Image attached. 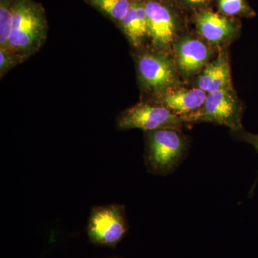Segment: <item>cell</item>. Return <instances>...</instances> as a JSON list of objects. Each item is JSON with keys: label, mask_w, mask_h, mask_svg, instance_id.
Here are the masks:
<instances>
[{"label": "cell", "mask_w": 258, "mask_h": 258, "mask_svg": "<svg viewBox=\"0 0 258 258\" xmlns=\"http://www.w3.org/2000/svg\"><path fill=\"white\" fill-rule=\"evenodd\" d=\"M185 123L181 117L165 107L140 103L122 112L117 119V126L121 130L139 128L149 132L161 128L181 130Z\"/></svg>", "instance_id": "5"}, {"label": "cell", "mask_w": 258, "mask_h": 258, "mask_svg": "<svg viewBox=\"0 0 258 258\" xmlns=\"http://www.w3.org/2000/svg\"><path fill=\"white\" fill-rule=\"evenodd\" d=\"M19 58L18 56L15 55L10 51L0 49V74L1 76L4 75L5 72L11 69L16 62V59Z\"/></svg>", "instance_id": "16"}, {"label": "cell", "mask_w": 258, "mask_h": 258, "mask_svg": "<svg viewBox=\"0 0 258 258\" xmlns=\"http://www.w3.org/2000/svg\"><path fill=\"white\" fill-rule=\"evenodd\" d=\"M13 0H0V49L10 51Z\"/></svg>", "instance_id": "15"}, {"label": "cell", "mask_w": 258, "mask_h": 258, "mask_svg": "<svg viewBox=\"0 0 258 258\" xmlns=\"http://www.w3.org/2000/svg\"><path fill=\"white\" fill-rule=\"evenodd\" d=\"M10 52L19 58L38 50L47 35V23L43 8L33 0H13Z\"/></svg>", "instance_id": "1"}, {"label": "cell", "mask_w": 258, "mask_h": 258, "mask_svg": "<svg viewBox=\"0 0 258 258\" xmlns=\"http://www.w3.org/2000/svg\"><path fill=\"white\" fill-rule=\"evenodd\" d=\"M95 8L120 23L126 14L132 0H88Z\"/></svg>", "instance_id": "13"}, {"label": "cell", "mask_w": 258, "mask_h": 258, "mask_svg": "<svg viewBox=\"0 0 258 258\" xmlns=\"http://www.w3.org/2000/svg\"><path fill=\"white\" fill-rule=\"evenodd\" d=\"M174 51L176 69L185 78L192 77L201 72L211 56L210 47L200 39L191 36L177 40Z\"/></svg>", "instance_id": "8"}, {"label": "cell", "mask_w": 258, "mask_h": 258, "mask_svg": "<svg viewBox=\"0 0 258 258\" xmlns=\"http://www.w3.org/2000/svg\"><path fill=\"white\" fill-rule=\"evenodd\" d=\"M207 96L208 93L200 88L178 86L159 96L156 104L165 107L182 118L198 111L205 103Z\"/></svg>", "instance_id": "10"}, {"label": "cell", "mask_w": 258, "mask_h": 258, "mask_svg": "<svg viewBox=\"0 0 258 258\" xmlns=\"http://www.w3.org/2000/svg\"><path fill=\"white\" fill-rule=\"evenodd\" d=\"M144 164L154 175L172 174L187 155L188 139L181 130L161 128L146 132Z\"/></svg>", "instance_id": "2"}, {"label": "cell", "mask_w": 258, "mask_h": 258, "mask_svg": "<svg viewBox=\"0 0 258 258\" xmlns=\"http://www.w3.org/2000/svg\"><path fill=\"white\" fill-rule=\"evenodd\" d=\"M129 226L124 205H99L91 208L86 232L91 243L115 247L124 238Z\"/></svg>", "instance_id": "4"}, {"label": "cell", "mask_w": 258, "mask_h": 258, "mask_svg": "<svg viewBox=\"0 0 258 258\" xmlns=\"http://www.w3.org/2000/svg\"><path fill=\"white\" fill-rule=\"evenodd\" d=\"M137 69L144 87L159 96L179 86L175 62L165 54L146 52L139 57Z\"/></svg>", "instance_id": "6"}, {"label": "cell", "mask_w": 258, "mask_h": 258, "mask_svg": "<svg viewBox=\"0 0 258 258\" xmlns=\"http://www.w3.org/2000/svg\"><path fill=\"white\" fill-rule=\"evenodd\" d=\"M113 258H117V257H113Z\"/></svg>", "instance_id": "20"}, {"label": "cell", "mask_w": 258, "mask_h": 258, "mask_svg": "<svg viewBox=\"0 0 258 258\" xmlns=\"http://www.w3.org/2000/svg\"><path fill=\"white\" fill-rule=\"evenodd\" d=\"M234 134H235V137H237V138H238L240 140L243 141V142H247V143L253 146L255 150L258 152V134L249 133V132L244 130V129L238 131V132H234ZM257 181L258 175L257 176V179H256L255 182H254V186H252V189H251V192L253 191L254 186H256Z\"/></svg>", "instance_id": "17"}, {"label": "cell", "mask_w": 258, "mask_h": 258, "mask_svg": "<svg viewBox=\"0 0 258 258\" xmlns=\"http://www.w3.org/2000/svg\"><path fill=\"white\" fill-rule=\"evenodd\" d=\"M243 107L233 88L208 93L203 106L191 114L182 117L186 123H208L225 125L232 132L242 130Z\"/></svg>", "instance_id": "3"}, {"label": "cell", "mask_w": 258, "mask_h": 258, "mask_svg": "<svg viewBox=\"0 0 258 258\" xmlns=\"http://www.w3.org/2000/svg\"><path fill=\"white\" fill-rule=\"evenodd\" d=\"M185 8L191 10H205V7L211 0H177Z\"/></svg>", "instance_id": "18"}, {"label": "cell", "mask_w": 258, "mask_h": 258, "mask_svg": "<svg viewBox=\"0 0 258 258\" xmlns=\"http://www.w3.org/2000/svg\"><path fill=\"white\" fill-rule=\"evenodd\" d=\"M149 36L157 48L164 49L174 42L177 32V20L174 12L161 0L145 2Z\"/></svg>", "instance_id": "7"}, {"label": "cell", "mask_w": 258, "mask_h": 258, "mask_svg": "<svg viewBox=\"0 0 258 258\" xmlns=\"http://www.w3.org/2000/svg\"><path fill=\"white\" fill-rule=\"evenodd\" d=\"M217 8L219 13L231 18H252L256 15L247 0H217Z\"/></svg>", "instance_id": "14"}, {"label": "cell", "mask_w": 258, "mask_h": 258, "mask_svg": "<svg viewBox=\"0 0 258 258\" xmlns=\"http://www.w3.org/2000/svg\"><path fill=\"white\" fill-rule=\"evenodd\" d=\"M199 88L207 93L232 87L230 61L226 52H220L217 58L208 62L198 80Z\"/></svg>", "instance_id": "11"}, {"label": "cell", "mask_w": 258, "mask_h": 258, "mask_svg": "<svg viewBox=\"0 0 258 258\" xmlns=\"http://www.w3.org/2000/svg\"><path fill=\"white\" fill-rule=\"evenodd\" d=\"M142 1L147 2V1H149V0H142Z\"/></svg>", "instance_id": "19"}, {"label": "cell", "mask_w": 258, "mask_h": 258, "mask_svg": "<svg viewBox=\"0 0 258 258\" xmlns=\"http://www.w3.org/2000/svg\"><path fill=\"white\" fill-rule=\"evenodd\" d=\"M119 23L123 32L134 46L140 45L144 37L149 35L145 2L142 0H132V5L126 14Z\"/></svg>", "instance_id": "12"}, {"label": "cell", "mask_w": 258, "mask_h": 258, "mask_svg": "<svg viewBox=\"0 0 258 258\" xmlns=\"http://www.w3.org/2000/svg\"><path fill=\"white\" fill-rule=\"evenodd\" d=\"M195 24L200 36L215 45L231 41L240 30L235 19L210 10H201L197 15Z\"/></svg>", "instance_id": "9"}]
</instances>
